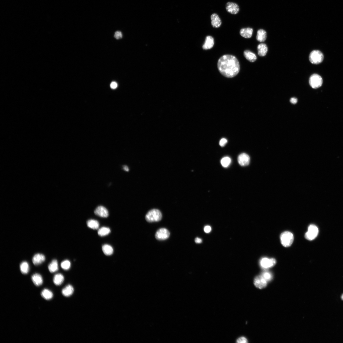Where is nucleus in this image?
I'll list each match as a JSON object with an SVG mask.
<instances>
[{"label":"nucleus","mask_w":343,"mask_h":343,"mask_svg":"<svg viewBox=\"0 0 343 343\" xmlns=\"http://www.w3.org/2000/svg\"><path fill=\"white\" fill-rule=\"evenodd\" d=\"M217 66L221 74L228 78L235 76L240 70L238 60L234 56L231 55H225L221 57L218 60Z\"/></svg>","instance_id":"nucleus-1"},{"label":"nucleus","mask_w":343,"mask_h":343,"mask_svg":"<svg viewBox=\"0 0 343 343\" xmlns=\"http://www.w3.org/2000/svg\"><path fill=\"white\" fill-rule=\"evenodd\" d=\"M161 212L158 209H154L149 211L147 214L145 219L147 222H152L160 221L162 218Z\"/></svg>","instance_id":"nucleus-2"},{"label":"nucleus","mask_w":343,"mask_h":343,"mask_svg":"<svg viewBox=\"0 0 343 343\" xmlns=\"http://www.w3.org/2000/svg\"><path fill=\"white\" fill-rule=\"evenodd\" d=\"M280 239L282 245L284 247H288L290 246L292 244L294 237L291 233L286 231L281 234Z\"/></svg>","instance_id":"nucleus-3"},{"label":"nucleus","mask_w":343,"mask_h":343,"mask_svg":"<svg viewBox=\"0 0 343 343\" xmlns=\"http://www.w3.org/2000/svg\"><path fill=\"white\" fill-rule=\"evenodd\" d=\"M324 59V56L320 51L315 50L311 52L309 56V60L313 64H318L322 62Z\"/></svg>","instance_id":"nucleus-4"},{"label":"nucleus","mask_w":343,"mask_h":343,"mask_svg":"<svg viewBox=\"0 0 343 343\" xmlns=\"http://www.w3.org/2000/svg\"><path fill=\"white\" fill-rule=\"evenodd\" d=\"M309 82L310 86L314 89H317L320 87L323 83L322 78L316 74H314L311 76Z\"/></svg>","instance_id":"nucleus-5"},{"label":"nucleus","mask_w":343,"mask_h":343,"mask_svg":"<svg viewBox=\"0 0 343 343\" xmlns=\"http://www.w3.org/2000/svg\"><path fill=\"white\" fill-rule=\"evenodd\" d=\"M318 233L319 230L317 226L313 224L310 225L305 234V238L308 240L312 241L316 238Z\"/></svg>","instance_id":"nucleus-6"},{"label":"nucleus","mask_w":343,"mask_h":343,"mask_svg":"<svg viewBox=\"0 0 343 343\" xmlns=\"http://www.w3.org/2000/svg\"><path fill=\"white\" fill-rule=\"evenodd\" d=\"M170 235V233L168 230L165 228H162L159 229L157 231L155 237L157 240L162 241L168 239Z\"/></svg>","instance_id":"nucleus-7"},{"label":"nucleus","mask_w":343,"mask_h":343,"mask_svg":"<svg viewBox=\"0 0 343 343\" xmlns=\"http://www.w3.org/2000/svg\"><path fill=\"white\" fill-rule=\"evenodd\" d=\"M276 263V261L274 258H264L261 259L260 264L262 268L267 269L274 266Z\"/></svg>","instance_id":"nucleus-8"},{"label":"nucleus","mask_w":343,"mask_h":343,"mask_svg":"<svg viewBox=\"0 0 343 343\" xmlns=\"http://www.w3.org/2000/svg\"><path fill=\"white\" fill-rule=\"evenodd\" d=\"M226 9L228 13L235 15L237 14L240 10L239 6L236 3L230 2L227 3Z\"/></svg>","instance_id":"nucleus-9"},{"label":"nucleus","mask_w":343,"mask_h":343,"mask_svg":"<svg viewBox=\"0 0 343 343\" xmlns=\"http://www.w3.org/2000/svg\"><path fill=\"white\" fill-rule=\"evenodd\" d=\"M254 283L257 288L262 289L266 286L267 282L261 275H260L255 278Z\"/></svg>","instance_id":"nucleus-10"},{"label":"nucleus","mask_w":343,"mask_h":343,"mask_svg":"<svg viewBox=\"0 0 343 343\" xmlns=\"http://www.w3.org/2000/svg\"><path fill=\"white\" fill-rule=\"evenodd\" d=\"M250 161V156L246 153L240 154L238 158V161L239 164L242 166H246L249 165Z\"/></svg>","instance_id":"nucleus-11"},{"label":"nucleus","mask_w":343,"mask_h":343,"mask_svg":"<svg viewBox=\"0 0 343 343\" xmlns=\"http://www.w3.org/2000/svg\"><path fill=\"white\" fill-rule=\"evenodd\" d=\"M96 215L102 218H107L109 215V213L107 209L104 206H99L97 207L94 211Z\"/></svg>","instance_id":"nucleus-12"},{"label":"nucleus","mask_w":343,"mask_h":343,"mask_svg":"<svg viewBox=\"0 0 343 343\" xmlns=\"http://www.w3.org/2000/svg\"><path fill=\"white\" fill-rule=\"evenodd\" d=\"M211 25L213 27L218 28L221 27V21L217 14L214 13L212 14L211 16Z\"/></svg>","instance_id":"nucleus-13"},{"label":"nucleus","mask_w":343,"mask_h":343,"mask_svg":"<svg viewBox=\"0 0 343 343\" xmlns=\"http://www.w3.org/2000/svg\"><path fill=\"white\" fill-rule=\"evenodd\" d=\"M214 44V39L211 36H207L206 38L205 42L203 46L204 50H208L212 48Z\"/></svg>","instance_id":"nucleus-14"},{"label":"nucleus","mask_w":343,"mask_h":343,"mask_svg":"<svg viewBox=\"0 0 343 343\" xmlns=\"http://www.w3.org/2000/svg\"><path fill=\"white\" fill-rule=\"evenodd\" d=\"M45 257L44 255L41 254H35L33 257L32 261L35 265L41 264L45 260Z\"/></svg>","instance_id":"nucleus-15"},{"label":"nucleus","mask_w":343,"mask_h":343,"mask_svg":"<svg viewBox=\"0 0 343 343\" xmlns=\"http://www.w3.org/2000/svg\"><path fill=\"white\" fill-rule=\"evenodd\" d=\"M253 29L251 28H243L240 31L241 35L246 38H250L252 35Z\"/></svg>","instance_id":"nucleus-16"},{"label":"nucleus","mask_w":343,"mask_h":343,"mask_svg":"<svg viewBox=\"0 0 343 343\" xmlns=\"http://www.w3.org/2000/svg\"><path fill=\"white\" fill-rule=\"evenodd\" d=\"M258 54L260 56L264 57L267 53L268 48L267 45L264 43L260 44L257 47Z\"/></svg>","instance_id":"nucleus-17"},{"label":"nucleus","mask_w":343,"mask_h":343,"mask_svg":"<svg viewBox=\"0 0 343 343\" xmlns=\"http://www.w3.org/2000/svg\"><path fill=\"white\" fill-rule=\"evenodd\" d=\"M32 280L34 284L37 286L41 285L43 283V278L41 275L36 273L31 277Z\"/></svg>","instance_id":"nucleus-18"},{"label":"nucleus","mask_w":343,"mask_h":343,"mask_svg":"<svg viewBox=\"0 0 343 343\" xmlns=\"http://www.w3.org/2000/svg\"><path fill=\"white\" fill-rule=\"evenodd\" d=\"M244 55L247 60L251 62L256 61L257 59L256 54L249 50L245 51L244 52Z\"/></svg>","instance_id":"nucleus-19"},{"label":"nucleus","mask_w":343,"mask_h":343,"mask_svg":"<svg viewBox=\"0 0 343 343\" xmlns=\"http://www.w3.org/2000/svg\"><path fill=\"white\" fill-rule=\"evenodd\" d=\"M74 289L72 286L69 285L64 288L62 291V294L65 297H69L73 294Z\"/></svg>","instance_id":"nucleus-20"},{"label":"nucleus","mask_w":343,"mask_h":343,"mask_svg":"<svg viewBox=\"0 0 343 343\" xmlns=\"http://www.w3.org/2000/svg\"><path fill=\"white\" fill-rule=\"evenodd\" d=\"M266 38L267 33L265 30L260 29L257 31V39L258 41L260 42H264Z\"/></svg>","instance_id":"nucleus-21"},{"label":"nucleus","mask_w":343,"mask_h":343,"mask_svg":"<svg viewBox=\"0 0 343 343\" xmlns=\"http://www.w3.org/2000/svg\"><path fill=\"white\" fill-rule=\"evenodd\" d=\"M102 250L104 253L108 256L112 254L114 252L113 247L107 244L104 245L102 246Z\"/></svg>","instance_id":"nucleus-22"},{"label":"nucleus","mask_w":343,"mask_h":343,"mask_svg":"<svg viewBox=\"0 0 343 343\" xmlns=\"http://www.w3.org/2000/svg\"><path fill=\"white\" fill-rule=\"evenodd\" d=\"M64 278L61 274L56 275L54 277L53 281L54 284L56 285H61L64 281Z\"/></svg>","instance_id":"nucleus-23"},{"label":"nucleus","mask_w":343,"mask_h":343,"mask_svg":"<svg viewBox=\"0 0 343 343\" xmlns=\"http://www.w3.org/2000/svg\"><path fill=\"white\" fill-rule=\"evenodd\" d=\"M48 268L49 272L51 273L57 272L59 269L57 261L56 260H53L49 265Z\"/></svg>","instance_id":"nucleus-24"},{"label":"nucleus","mask_w":343,"mask_h":343,"mask_svg":"<svg viewBox=\"0 0 343 343\" xmlns=\"http://www.w3.org/2000/svg\"><path fill=\"white\" fill-rule=\"evenodd\" d=\"M87 225L89 228L93 229H98L100 226L99 223L98 221L93 219L88 221Z\"/></svg>","instance_id":"nucleus-25"},{"label":"nucleus","mask_w":343,"mask_h":343,"mask_svg":"<svg viewBox=\"0 0 343 343\" xmlns=\"http://www.w3.org/2000/svg\"><path fill=\"white\" fill-rule=\"evenodd\" d=\"M41 296L44 299L48 300L51 299L53 297V294L50 290L45 289L42 291Z\"/></svg>","instance_id":"nucleus-26"},{"label":"nucleus","mask_w":343,"mask_h":343,"mask_svg":"<svg viewBox=\"0 0 343 343\" xmlns=\"http://www.w3.org/2000/svg\"><path fill=\"white\" fill-rule=\"evenodd\" d=\"M20 270L21 272L24 274H27L29 270V266L28 263L26 261L22 262L20 265Z\"/></svg>","instance_id":"nucleus-27"},{"label":"nucleus","mask_w":343,"mask_h":343,"mask_svg":"<svg viewBox=\"0 0 343 343\" xmlns=\"http://www.w3.org/2000/svg\"><path fill=\"white\" fill-rule=\"evenodd\" d=\"M111 232L110 229L106 227H102L98 230V234L100 236H104L109 235Z\"/></svg>","instance_id":"nucleus-28"},{"label":"nucleus","mask_w":343,"mask_h":343,"mask_svg":"<svg viewBox=\"0 0 343 343\" xmlns=\"http://www.w3.org/2000/svg\"><path fill=\"white\" fill-rule=\"evenodd\" d=\"M231 162V159L229 157H226L223 158L221 159V162L223 167H227L230 165Z\"/></svg>","instance_id":"nucleus-29"},{"label":"nucleus","mask_w":343,"mask_h":343,"mask_svg":"<svg viewBox=\"0 0 343 343\" xmlns=\"http://www.w3.org/2000/svg\"><path fill=\"white\" fill-rule=\"evenodd\" d=\"M71 263L70 261L68 260L63 261L62 262L61 264V268L65 270H68L71 267Z\"/></svg>","instance_id":"nucleus-30"},{"label":"nucleus","mask_w":343,"mask_h":343,"mask_svg":"<svg viewBox=\"0 0 343 343\" xmlns=\"http://www.w3.org/2000/svg\"><path fill=\"white\" fill-rule=\"evenodd\" d=\"M261 275L267 282L270 281L272 279V275L269 272H265L263 273Z\"/></svg>","instance_id":"nucleus-31"},{"label":"nucleus","mask_w":343,"mask_h":343,"mask_svg":"<svg viewBox=\"0 0 343 343\" xmlns=\"http://www.w3.org/2000/svg\"><path fill=\"white\" fill-rule=\"evenodd\" d=\"M115 37L117 39L121 38L122 37V34L120 31H117L115 33Z\"/></svg>","instance_id":"nucleus-32"},{"label":"nucleus","mask_w":343,"mask_h":343,"mask_svg":"<svg viewBox=\"0 0 343 343\" xmlns=\"http://www.w3.org/2000/svg\"><path fill=\"white\" fill-rule=\"evenodd\" d=\"M237 342L239 343H246L248 342V340L245 337H242L239 338L237 340Z\"/></svg>","instance_id":"nucleus-33"},{"label":"nucleus","mask_w":343,"mask_h":343,"mask_svg":"<svg viewBox=\"0 0 343 343\" xmlns=\"http://www.w3.org/2000/svg\"><path fill=\"white\" fill-rule=\"evenodd\" d=\"M227 140L225 138H222L220 141L219 144L222 147H224L227 142Z\"/></svg>","instance_id":"nucleus-34"},{"label":"nucleus","mask_w":343,"mask_h":343,"mask_svg":"<svg viewBox=\"0 0 343 343\" xmlns=\"http://www.w3.org/2000/svg\"><path fill=\"white\" fill-rule=\"evenodd\" d=\"M211 228L209 226H206L204 228V232L206 233H208L211 232Z\"/></svg>","instance_id":"nucleus-35"},{"label":"nucleus","mask_w":343,"mask_h":343,"mask_svg":"<svg viewBox=\"0 0 343 343\" xmlns=\"http://www.w3.org/2000/svg\"><path fill=\"white\" fill-rule=\"evenodd\" d=\"M118 86L117 83L115 82H111L110 84V87L111 89H115L117 88Z\"/></svg>","instance_id":"nucleus-36"},{"label":"nucleus","mask_w":343,"mask_h":343,"mask_svg":"<svg viewBox=\"0 0 343 343\" xmlns=\"http://www.w3.org/2000/svg\"><path fill=\"white\" fill-rule=\"evenodd\" d=\"M290 102L293 104H296L297 102V99L296 98H292L290 99Z\"/></svg>","instance_id":"nucleus-37"},{"label":"nucleus","mask_w":343,"mask_h":343,"mask_svg":"<svg viewBox=\"0 0 343 343\" xmlns=\"http://www.w3.org/2000/svg\"><path fill=\"white\" fill-rule=\"evenodd\" d=\"M195 242L196 243H201L202 242V239L199 238H196L195 239Z\"/></svg>","instance_id":"nucleus-38"},{"label":"nucleus","mask_w":343,"mask_h":343,"mask_svg":"<svg viewBox=\"0 0 343 343\" xmlns=\"http://www.w3.org/2000/svg\"><path fill=\"white\" fill-rule=\"evenodd\" d=\"M123 169L124 170L127 172H128L129 170V167H128V166H124Z\"/></svg>","instance_id":"nucleus-39"},{"label":"nucleus","mask_w":343,"mask_h":343,"mask_svg":"<svg viewBox=\"0 0 343 343\" xmlns=\"http://www.w3.org/2000/svg\"><path fill=\"white\" fill-rule=\"evenodd\" d=\"M341 299H342V300H343V294H342V296H341Z\"/></svg>","instance_id":"nucleus-40"}]
</instances>
